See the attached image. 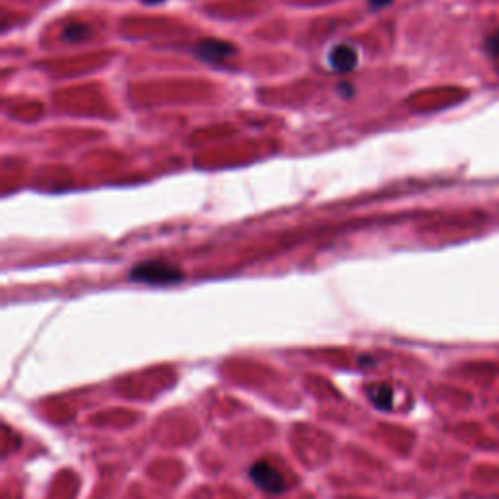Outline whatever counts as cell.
<instances>
[{
    "mask_svg": "<svg viewBox=\"0 0 499 499\" xmlns=\"http://www.w3.org/2000/svg\"><path fill=\"white\" fill-rule=\"evenodd\" d=\"M131 279L148 285H174L184 279V274L168 262H145L131 271Z\"/></svg>",
    "mask_w": 499,
    "mask_h": 499,
    "instance_id": "obj_1",
    "label": "cell"
},
{
    "mask_svg": "<svg viewBox=\"0 0 499 499\" xmlns=\"http://www.w3.org/2000/svg\"><path fill=\"white\" fill-rule=\"evenodd\" d=\"M250 478L259 490L267 491V493H281V491L287 490L285 476L267 460H258L254 466L250 468Z\"/></svg>",
    "mask_w": 499,
    "mask_h": 499,
    "instance_id": "obj_2",
    "label": "cell"
},
{
    "mask_svg": "<svg viewBox=\"0 0 499 499\" xmlns=\"http://www.w3.org/2000/svg\"><path fill=\"white\" fill-rule=\"evenodd\" d=\"M194 53L207 63H223L236 53V47L223 40H201L194 47Z\"/></svg>",
    "mask_w": 499,
    "mask_h": 499,
    "instance_id": "obj_3",
    "label": "cell"
},
{
    "mask_svg": "<svg viewBox=\"0 0 499 499\" xmlns=\"http://www.w3.org/2000/svg\"><path fill=\"white\" fill-rule=\"evenodd\" d=\"M328 63H330L331 71L334 73H349L353 71L357 63H359V53L357 49L347 45V43H341V45H336L328 53Z\"/></svg>",
    "mask_w": 499,
    "mask_h": 499,
    "instance_id": "obj_4",
    "label": "cell"
},
{
    "mask_svg": "<svg viewBox=\"0 0 499 499\" xmlns=\"http://www.w3.org/2000/svg\"><path fill=\"white\" fill-rule=\"evenodd\" d=\"M369 398L370 402L375 404L380 410H388L392 406V388L388 384H375L369 388Z\"/></svg>",
    "mask_w": 499,
    "mask_h": 499,
    "instance_id": "obj_5",
    "label": "cell"
},
{
    "mask_svg": "<svg viewBox=\"0 0 499 499\" xmlns=\"http://www.w3.org/2000/svg\"><path fill=\"white\" fill-rule=\"evenodd\" d=\"M92 35L90 25L86 24H69L63 30V40L69 43H78V41H86Z\"/></svg>",
    "mask_w": 499,
    "mask_h": 499,
    "instance_id": "obj_6",
    "label": "cell"
},
{
    "mask_svg": "<svg viewBox=\"0 0 499 499\" xmlns=\"http://www.w3.org/2000/svg\"><path fill=\"white\" fill-rule=\"evenodd\" d=\"M486 51H488L491 57L499 59V30L491 33L490 37L486 40Z\"/></svg>",
    "mask_w": 499,
    "mask_h": 499,
    "instance_id": "obj_7",
    "label": "cell"
},
{
    "mask_svg": "<svg viewBox=\"0 0 499 499\" xmlns=\"http://www.w3.org/2000/svg\"><path fill=\"white\" fill-rule=\"evenodd\" d=\"M392 0H369V4H370V8H384L387 4H390Z\"/></svg>",
    "mask_w": 499,
    "mask_h": 499,
    "instance_id": "obj_8",
    "label": "cell"
},
{
    "mask_svg": "<svg viewBox=\"0 0 499 499\" xmlns=\"http://www.w3.org/2000/svg\"><path fill=\"white\" fill-rule=\"evenodd\" d=\"M145 4H160V2H164V0H143Z\"/></svg>",
    "mask_w": 499,
    "mask_h": 499,
    "instance_id": "obj_9",
    "label": "cell"
}]
</instances>
